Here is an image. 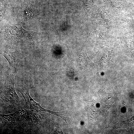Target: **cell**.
Here are the masks:
<instances>
[{
	"instance_id": "6da1fadb",
	"label": "cell",
	"mask_w": 134,
	"mask_h": 134,
	"mask_svg": "<svg viewBox=\"0 0 134 134\" xmlns=\"http://www.w3.org/2000/svg\"><path fill=\"white\" fill-rule=\"evenodd\" d=\"M41 119L38 114L22 109L10 114H0V129L9 133H36Z\"/></svg>"
},
{
	"instance_id": "277c9868",
	"label": "cell",
	"mask_w": 134,
	"mask_h": 134,
	"mask_svg": "<svg viewBox=\"0 0 134 134\" xmlns=\"http://www.w3.org/2000/svg\"><path fill=\"white\" fill-rule=\"evenodd\" d=\"M1 54L8 62L9 67V70L13 73L16 72L17 67L20 59L15 52L4 50Z\"/></svg>"
},
{
	"instance_id": "5b68a950",
	"label": "cell",
	"mask_w": 134,
	"mask_h": 134,
	"mask_svg": "<svg viewBox=\"0 0 134 134\" xmlns=\"http://www.w3.org/2000/svg\"><path fill=\"white\" fill-rule=\"evenodd\" d=\"M55 124V130L54 132V133L63 134V132L61 129L60 126L58 123L56 122L55 121H52Z\"/></svg>"
},
{
	"instance_id": "3957f363",
	"label": "cell",
	"mask_w": 134,
	"mask_h": 134,
	"mask_svg": "<svg viewBox=\"0 0 134 134\" xmlns=\"http://www.w3.org/2000/svg\"><path fill=\"white\" fill-rule=\"evenodd\" d=\"M77 65L79 68L84 71L92 69L94 64L90 60L85 50L80 51L78 55Z\"/></svg>"
},
{
	"instance_id": "7a4b0ae2",
	"label": "cell",
	"mask_w": 134,
	"mask_h": 134,
	"mask_svg": "<svg viewBox=\"0 0 134 134\" xmlns=\"http://www.w3.org/2000/svg\"><path fill=\"white\" fill-rule=\"evenodd\" d=\"M15 81L11 74L7 75L0 94V106L12 110L19 109L21 100L16 93L14 87Z\"/></svg>"
}]
</instances>
